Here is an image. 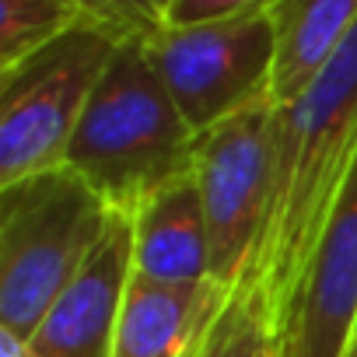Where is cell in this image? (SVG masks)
I'll return each instance as SVG.
<instances>
[{"mask_svg":"<svg viewBox=\"0 0 357 357\" xmlns=\"http://www.w3.org/2000/svg\"><path fill=\"white\" fill-rule=\"evenodd\" d=\"M91 22L119 32V36H151L161 22L151 0H77Z\"/></svg>","mask_w":357,"mask_h":357,"instance_id":"obj_14","label":"cell"},{"mask_svg":"<svg viewBox=\"0 0 357 357\" xmlns=\"http://www.w3.org/2000/svg\"><path fill=\"white\" fill-rule=\"evenodd\" d=\"M144 50L197 137L273 98L277 29L270 11L197 25H158L144 36Z\"/></svg>","mask_w":357,"mask_h":357,"instance_id":"obj_5","label":"cell"},{"mask_svg":"<svg viewBox=\"0 0 357 357\" xmlns=\"http://www.w3.org/2000/svg\"><path fill=\"white\" fill-rule=\"evenodd\" d=\"M151 4H154V11H158V15H161V22H165V11L175 4V0H151Z\"/></svg>","mask_w":357,"mask_h":357,"instance_id":"obj_17","label":"cell"},{"mask_svg":"<svg viewBox=\"0 0 357 357\" xmlns=\"http://www.w3.org/2000/svg\"><path fill=\"white\" fill-rule=\"evenodd\" d=\"M357 151V25L319 74L273 112V186L256 259L245 273L284 350L298 287ZM238 284V287H242Z\"/></svg>","mask_w":357,"mask_h":357,"instance_id":"obj_1","label":"cell"},{"mask_svg":"<svg viewBox=\"0 0 357 357\" xmlns=\"http://www.w3.org/2000/svg\"><path fill=\"white\" fill-rule=\"evenodd\" d=\"M130 225H133V277L175 291H200L214 284L211 231L193 172L147 193L130 211Z\"/></svg>","mask_w":357,"mask_h":357,"instance_id":"obj_9","label":"cell"},{"mask_svg":"<svg viewBox=\"0 0 357 357\" xmlns=\"http://www.w3.org/2000/svg\"><path fill=\"white\" fill-rule=\"evenodd\" d=\"M343 357H357V336L350 340V347H347V354H343Z\"/></svg>","mask_w":357,"mask_h":357,"instance_id":"obj_18","label":"cell"},{"mask_svg":"<svg viewBox=\"0 0 357 357\" xmlns=\"http://www.w3.org/2000/svg\"><path fill=\"white\" fill-rule=\"evenodd\" d=\"M130 280L133 225L126 211H116L105 238L53 301L29 343L43 357H112V340Z\"/></svg>","mask_w":357,"mask_h":357,"instance_id":"obj_8","label":"cell"},{"mask_svg":"<svg viewBox=\"0 0 357 357\" xmlns=\"http://www.w3.org/2000/svg\"><path fill=\"white\" fill-rule=\"evenodd\" d=\"M277 340L266 305L252 287H235L228 305L218 312V319L200 336L197 350L190 357H259L263 347Z\"/></svg>","mask_w":357,"mask_h":357,"instance_id":"obj_13","label":"cell"},{"mask_svg":"<svg viewBox=\"0 0 357 357\" xmlns=\"http://www.w3.org/2000/svg\"><path fill=\"white\" fill-rule=\"evenodd\" d=\"M81 25H91V18L77 0H0V74Z\"/></svg>","mask_w":357,"mask_h":357,"instance_id":"obj_12","label":"cell"},{"mask_svg":"<svg viewBox=\"0 0 357 357\" xmlns=\"http://www.w3.org/2000/svg\"><path fill=\"white\" fill-rule=\"evenodd\" d=\"M123 39L91 22L0 74V190L67 165L84 105Z\"/></svg>","mask_w":357,"mask_h":357,"instance_id":"obj_4","label":"cell"},{"mask_svg":"<svg viewBox=\"0 0 357 357\" xmlns=\"http://www.w3.org/2000/svg\"><path fill=\"white\" fill-rule=\"evenodd\" d=\"M277 4L280 0H175L165 11V25H197V22L259 15V11H273Z\"/></svg>","mask_w":357,"mask_h":357,"instance_id":"obj_15","label":"cell"},{"mask_svg":"<svg viewBox=\"0 0 357 357\" xmlns=\"http://www.w3.org/2000/svg\"><path fill=\"white\" fill-rule=\"evenodd\" d=\"M273 98L256 102L200 133L193 147V178L211 231V273L228 291L245 280L263 238L273 186Z\"/></svg>","mask_w":357,"mask_h":357,"instance_id":"obj_6","label":"cell"},{"mask_svg":"<svg viewBox=\"0 0 357 357\" xmlns=\"http://www.w3.org/2000/svg\"><path fill=\"white\" fill-rule=\"evenodd\" d=\"M0 357H43V354L25 336H18V333L0 326Z\"/></svg>","mask_w":357,"mask_h":357,"instance_id":"obj_16","label":"cell"},{"mask_svg":"<svg viewBox=\"0 0 357 357\" xmlns=\"http://www.w3.org/2000/svg\"><path fill=\"white\" fill-rule=\"evenodd\" d=\"M116 207L70 165L0 190V326L32 340L81 273Z\"/></svg>","mask_w":357,"mask_h":357,"instance_id":"obj_3","label":"cell"},{"mask_svg":"<svg viewBox=\"0 0 357 357\" xmlns=\"http://www.w3.org/2000/svg\"><path fill=\"white\" fill-rule=\"evenodd\" d=\"M193 147L197 133L151 67L144 36L123 39L84 105L67 165L130 214L147 193L193 172Z\"/></svg>","mask_w":357,"mask_h":357,"instance_id":"obj_2","label":"cell"},{"mask_svg":"<svg viewBox=\"0 0 357 357\" xmlns=\"http://www.w3.org/2000/svg\"><path fill=\"white\" fill-rule=\"evenodd\" d=\"M357 336V151L312 245L284 357H343Z\"/></svg>","mask_w":357,"mask_h":357,"instance_id":"obj_7","label":"cell"},{"mask_svg":"<svg viewBox=\"0 0 357 357\" xmlns=\"http://www.w3.org/2000/svg\"><path fill=\"white\" fill-rule=\"evenodd\" d=\"M277 29L273 102L284 105L319 74L329 53L357 25V0H280L270 11Z\"/></svg>","mask_w":357,"mask_h":357,"instance_id":"obj_11","label":"cell"},{"mask_svg":"<svg viewBox=\"0 0 357 357\" xmlns=\"http://www.w3.org/2000/svg\"><path fill=\"white\" fill-rule=\"evenodd\" d=\"M228 298L231 291L221 284L175 291L133 277L119 312L112 357H190Z\"/></svg>","mask_w":357,"mask_h":357,"instance_id":"obj_10","label":"cell"}]
</instances>
